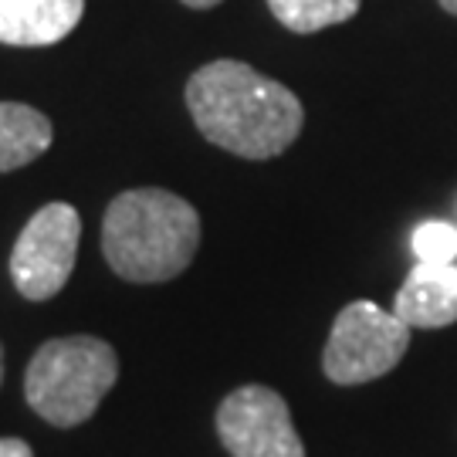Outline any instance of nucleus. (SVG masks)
<instances>
[{
	"instance_id": "nucleus-1",
	"label": "nucleus",
	"mask_w": 457,
	"mask_h": 457,
	"mask_svg": "<svg viewBox=\"0 0 457 457\" xmlns=\"http://www.w3.org/2000/svg\"><path fill=\"white\" fill-rule=\"evenodd\" d=\"M187 105L204 139L245 160L285 153L305 122L292 88L230 58L196 68L187 82Z\"/></svg>"
},
{
	"instance_id": "nucleus-2",
	"label": "nucleus",
	"mask_w": 457,
	"mask_h": 457,
	"mask_svg": "<svg viewBox=\"0 0 457 457\" xmlns=\"http://www.w3.org/2000/svg\"><path fill=\"white\" fill-rule=\"evenodd\" d=\"M200 247V213L183 196L139 187L109 204L102 217V251L126 281L153 285L190 268Z\"/></svg>"
},
{
	"instance_id": "nucleus-3",
	"label": "nucleus",
	"mask_w": 457,
	"mask_h": 457,
	"mask_svg": "<svg viewBox=\"0 0 457 457\" xmlns=\"http://www.w3.org/2000/svg\"><path fill=\"white\" fill-rule=\"evenodd\" d=\"M115 379L119 356L112 345L96 336H65L48 339L34 353L24 376V396L48 424L79 427L96 413Z\"/></svg>"
},
{
	"instance_id": "nucleus-4",
	"label": "nucleus",
	"mask_w": 457,
	"mask_h": 457,
	"mask_svg": "<svg viewBox=\"0 0 457 457\" xmlns=\"http://www.w3.org/2000/svg\"><path fill=\"white\" fill-rule=\"evenodd\" d=\"M410 349V326L373 302H353L336 315L322 370L339 386L386 376Z\"/></svg>"
},
{
	"instance_id": "nucleus-5",
	"label": "nucleus",
	"mask_w": 457,
	"mask_h": 457,
	"mask_svg": "<svg viewBox=\"0 0 457 457\" xmlns=\"http://www.w3.org/2000/svg\"><path fill=\"white\" fill-rule=\"evenodd\" d=\"M82 241V217L71 204H45L17 234L11 251L14 288L31 302L54 298L68 285Z\"/></svg>"
},
{
	"instance_id": "nucleus-6",
	"label": "nucleus",
	"mask_w": 457,
	"mask_h": 457,
	"mask_svg": "<svg viewBox=\"0 0 457 457\" xmlns=\"http://www.w3.org/2000/svg\"><path fill=\"white\" fill-rule=\"evenodd\" d=\"M217 434L230 457H305L285 396L271 386H241L217 410Z\"/></svg>"
},
{
	"instance_id": "nucleus-7",
	"label": "nucleus",
	"mask_w": 457,
	"mask_h": 457,
	"mask_svg": "<svg viewBox=\"0 0 457 457\" xmlns=\"http://www.w3.org/2000/svg\"><path fill=\"white\" fill-rule=\"evenodd\" d=\"M85 0H0V45L45 48L79 28Z\"/></svg>"
},
{
	"instance_id": "nucleus-8",
	"label": "nucleus",
	"mask_w": 457,
	"mask_h": 457,
	"mask_svg": "<svg viewBox=\"0 0 457 457\" xmlns=\"http://www.w3.org/2000/svg\"><path fill=\"white\" fill-rule=\"evenodd\" d=\"M393 312L410 328H444L457 322V264L417 262L396 292Z\"/></svg>"
},
{
	"instance_id": "nucleus-9",
	"label": "nucleus",
	"mask_w": 457,
	"mask_h": 457,
	"mask_svg": "<svg viewBox=\"0 0 457 457\" xmlns=\"http://www.w3.org/2000/svg\"><path fill=\"white\" fill-rule=\"evenodd\" d=\"M54 129L45 112L21 102H0V173H11L34 163L51 149Z\"/></svg>"
},
{
	"instance_id": "nucleus-10",
	"label": "nucleus",
	"mask_w": 457,
	"mask_h": 457,
	"mask_svg": "<svg viewBox=\"0 0 457 457\" xmlns=\"http://www.w3.org/2000/svg\"><path fill=\"white\" fill-rule=\"evenodd\" d=\"M271 14L295 34H315L356 17L360 0H268Z\"/></svg>"
},
{
	"instance_id": "nucleus-11",
	"label": "nucleus",
	"mask_w": 457,
	"mask_h": 457,
	"mask_svg": "<svg viewBox=\"0 0 457 457\" xmlns=\"http://www.w3.org/2000/svg\"><path fill=\"white\" fill-rule=\"evenodd\" d=\"M413 254L424 264H451L457 258V228L444 220H427L413 230Z\"/></svg>"
},
{
	"instance_id": "nucleus-12",
	"label": "nucleus",
	"mask_w": 457,
	"mask_h": 457,
	"mask_svg": "<svg viewBox=\"0 0 457 457\" xmlns=\"http://www.w3.org/2000/svg\"><path fill=\"white\" fill-rule=\"evenodd\" d=\"M0 457H34L31 447L17 437H0Z\"/></svg>"
},
{
	"instance_id": "nucleus-13",
	"label": "nucleus",
	"mask_w": 457,
	"mask_h": 457,
	"mask_svg": "<svg viewBox=\"0 0 457 457\" xmlns=\"http://www.w3.org/2000/svg\"><path fill=\"white\" fill-rule=\"evenodd\" d=\"M187 7H194V11H207V7H213V4H220V0H183Z\"/></svg>"
},
{
	"instance_id": "nucleus-14",
	"label": "nucleus",
	"mask_w": 457,
	"mask_h": 457,
	"mask_svg": "<svg viewBox=\"0 0 457 457\" xmlns=\"http://www.w3.org/2000/svg\"><path fill=\"white\" fill-rule=\"evenodd\" d=\"M444 11H451V14H457V0H441Z\"/></svg>"
},
{
	"instance_id": "nucleus-15",
	"label": "nucleus",
	"mask_w": 457,
	"mask_h": 457,
	"mask_svg": "<svg viewBox=\"0 0 457 457\" xmlns=\"http://www.w3.org/2000/svg\"><path fill=\"white\" fill-rule=\"evenodd\" d=\"M0 379H4V349H0Z\"/></svg>"
}]
</instances>
